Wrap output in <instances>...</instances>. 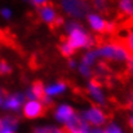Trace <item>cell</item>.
<instances>
[{
    "label": "cell",
    "instance_id": "4",
    "mask_svg": "<svg viewBox=\"0 0 133 133\" xmlns=\"http://www.w3.org/2000/svg\"><path fill=\"white\" fill-rule=\"evenodd\" d=\"M84 119H87V122L94 124V125H102L106 122V116L102 112V110L97 109V107H92L88 110L84 115Z\"/></svg>",
    "mask_w": 133,
    "mask_h": 133
},
{
    "label": "cell",
    "instance_id": "26",
    "mask_svg": "<svg viewBox=\"0 0 133 133\" xmlns=\"http://www.w3.org/2000/svg\"><path fill=\"white\" fill-rule=\"evenodd\" d=\"M1 128H3V120L0 119V131H1Z\"/></svg>",
    "mask_w": 133,
    "mask_h": 133
},
{
    "label": "cell",
    "instance_id": "19",
    "mask_svg": "<svg viewBox=\"0 0 133 133\" xmlns=\"http://www.w3.org/2000/svg\"><path fill=\"white\" fill-rule=\"evenodd\" d=\"M62 22H63V19H62V18H59V17H56L54 22H53L50 26H52V27H58L59 25H62Z\"/></svg>",
    "mask_w": 133,
    "mask_h": 133
},
{
    "label": "cell",
    "instance_id": "13",
    "mask_svg": "<svg viewBox=\"0 0 133 133\" xmlns=\"http://www.w3.org/2000/svg\"><path fill=\"white\" fill-rule=\"evenodd\" d=\"M96 56H97V53H96V52H89L88 54H85V56H84V58H83V65L88 66V65H90V63H93V62H94Z\"/></svg>",
    "mask_w": 133,
    "mask_h": 133
},
{
    "label": "cell",
    "instance_id": "18",
    "mask_svg": "<svg viewBox=\"0 0 133 133\" xmlns=\"http://www.w3.org/2000/svg\"><path fill=\"white\" fill-rule=\"evenodd\" d=\"M105 133H122V131H120L116 125H110V127L106 129Z\"/></svg>",
    "mask_w": 133,
    "mask_h": 133
},
{
    "label": "cell",
    "instance_id": "17",
    "mask_svg": "<svg viewBox=\"0 0 133 133\" xmlns=\"http://www.w3.org/2000/svg\"><path fill=\"white\" fill-rule=\"evenodd\" d=\"M0 13H1V16H3L4 18H6V19H9V18L12 17V10H10L9 8H3V9L0 10Z\"/></svg>",
    "mask_w": 133,
    "mask_h": 133
},
{
    "label": "cell",
    "instance_id": "9",
    "mask_svg": "<svg viewBox=\"0 0 133 133\" xmlns=\"http://www.w3.org/2000/svg\"><path fill=\"white\" fill-rule=\"evenodd\" d=\"M40 16L45 22H48L49 25H52L56 19V14H54V9L52 6H43L40 10Z\"/></svg>",
    "mask_w": 133,
    "mask_h": 133
},
{
    "label": "cell",
    "instance_id": "14",
    "mask_svg": "<svg viewBox=\"0 0 133 133\" xmlns=\"http://www.w3.org/2000/svg\"><path fill=\"white\" fill-rule=\"evenodd\" d=\"M35 133H69L66 129H56V128H40L36 129Z\"/></svg>",
    "mask_w": 133,
    "mask_h": 133
},
{
    "label": "cell",
    "instance_id": "10",
    "mask_svg": "<svg viewBox=\"0 0 133 133\" xmlns=\"http://www.w3.org/2000/svg\"><path fill=\"white\" fill-rule=\"evenodd\" d=\"M32 94L35 98H39V99H44L45 98V89H44V85L42 82H35L34 85H32V89H31Z\"/></svg>",
    "mask_w": 133,
    "mask_h": 133
},
{
    "label": "cell",
    "instance_id": "20",
    "mask_svg": "<svg viewBox=\"0 0 133 133\" xmlns=\"http://www.w3.org/2000/svg\"><path fill=\"white\" fill-rule=\"evenodd\" d=\"M80 71H82V74H84V75H87V76H89V75H90V71H89L88 66H85V65H82Z\"/></svg>",
    "mask_w": 133,
    "mask_h": 133
},
{
    "label": "cell",
    "instance_id": "11",
    "mask_svg": "<svg viewBox=\"0 0 133 133\" xmlns=\"http://www.w3.org/2000/svg\"><path fill=\"white\" fill-rule=\"evenodd\" d=\"M66 89V85L63 83H58L56 85H50L45 89V94H49V96H54V94H59L62 93L63 90Z\"/></svg>",
    "mask_w": 133,
    "mask_h": 133
},
{
    "label": "cell",
    "instance_id": "7",
    "mask_svg": "<svg viewBox=\"0 0 133 133\" xmlns=\"http://www.w3.org/2000/svg\"><path fill=\"white\" fill-rule=\"evenodd\" d=\"M74 116V110L70 106H59L57 112H56V118L59 122H69L71 118Z\"/></svg>",
    "mask_w": 133,
    "mask_h": 133
},
{
    "label": "cell",
    "instance_id": "1",
    "mask_svg": "<svg viewBox=\"0 0 133 133\" xmlns=\"http://www.w3.org/2000/svg\"><path fill=\"white\" fill-rule=\"evenodd\" d=\"M67 44L72 49H75V48H82V46H89V45L93 44V40L88 35H85L80 29H75L70 32L69 39H67Z\"/></svg>",
    "mask_w": 133,
    "mask_h": 133
},
{
    "label": "cell",
    "instance_id": "15",
    "mask_svg": "<svg viewBox=\"0 0 133 133\" xmlns=\"http://www.w3.org/2000/svg\"><path fill=\"white\" fill-rule=\"evenodd\" d=\"M59 49H61L62 54H63V56H66V57H69V56H71V54L74 53V49H72L70 45L67 44V42H66L65 44L61 45V46H59Z\"/></svg>",
    "mask_w": 133,
    "mask_h": 133
},
{
    "label": "cell",
    "instance_id": "16",
    "mask_svg": "<svg viewBox=\"0 0 133 133\" xmlns=\"http://www.w3.org/2000/svg\"><path fill=\"white\" fill-rule=\"evenodd\" d=\"M9 72H10V66L5 61H1L0 62V74L5 75V74H9Z\"/></svg>",
    "mask_w": 133,
    "mask_h": 133
},
{
    "label": "cell",
    "instance_id": "12",
    "mask_svg": "<svg viewBox=\"0 0 133 133\" xmlns=\"http://www.w3.org/2000/svg\"><path fill=\"white\" fill-rule=\"evenodd\" d=\"M16 127H17V120H16L14 118L6 116V118L3 120V128H6V129H10V131L14 132Z\"/></svg>",
    "mask_w": 133,
    "mask_h": 133
},
{
    "label": "cell",
    "instance_id": "22",
    "mask_svg": "<svg viewBox=\"0 0 133 133\" xmlns=\"http://www.w3.org/2000/svg\"><path fill=\"white\" fill-rule=\"evenodd\" d=\"M0 133H14V132H13V131H10V129H6V128H1Z\"/></svg>",
    "mask_w": 133,
    "mask_h": 133
},
{
    "label": "cell",
    "instance_id": "6",
    "mask_svg": "<svg viewBox=\"0 0 133 133\" xmlns=\"http://www.w3.org/2000/svg\"><path fill=\"white\" fill-rule=\"evenodd\" d=\"M63 8L70 13V14H72V16H82L84 12H85V6H80V5H83L82 3H74V1H66V3H63Z\"/></svg>",
    "mask_w": 133,
    "mask_h": 133
},
{
    "label": "cell",
    "instance_id": "23",
    "mask_svg": "<svg viewBox=\"0 0 133 133\" xmlns=\"http://www.w3.org/2000/svg\"><path fill=\"white\" fill-rule=\"evenodd\" d=\"M90 133H105L103 131H101V129H94V131H92Z\"/></svg>",
    "mask_w": 133,
    "mask_h": 133
},
{
    "label": "cell",
    "instance_id": "8",
    "mask_svg": "<svg viewBox=\"0 0 133 133\" xmlns=\"http://www.w3.org/2000/svg\"><path fill=\"white\" fill-rule=\"evenodd\" d=\"M99 87H101V85H99L98 80L93 79V80H90V83H89V92H90L92 96L96 98V101H98L99 103H105V101H103V94H102Z\"/></svg>",
    "mask_w": 133,
    "mask_h": 133
},
{
    "label": "cell",
    "instance_id": "2",
    "mask_svg": "<svg viewBox=\"0 0 133 133\" xmlns=\"http://www.w3.org/2000/svg\"><path fill=\"white\" fill-rule=\"evenodd\" d=\"M44 107L40 102L38 101H29L25 103L23 106V115L27 119H34V118H39L42 115H44Z\"/></svg>",
    "mask_w": 133,
    "mask_h": 133
},
{
    "label": "cell",
    "instance_id": "3",
    "mask_svg": "<svg viewBox=\"0 0 133 133\" xmlns=\"http://www.w3.org/2000/svg\"><path fill=\"white\" fill-rule=\"evenodd\" d=\"M22 105H23V96L21 93H14V94L6 96L3 102V107L6 110H10V111L19 110Z\"/></svg>",
    "mask_w": 133,
    "mask_h": 133
},
{
    "label": "cell",
    "instance_id": "21",
    "mask_svg": "<svg viewBox=\"0 0 133 133\" xmlns=\"http://www.w3.org/2000/svg\"><path fill=\"white\" fill-rule=\"evenodd\" d=\"M3 102H4V93L3 90H0V106H3Z\"/></svg>",
    "mask_w": 133,
    "mask_h": 133
},
{
    "label": "cell",
    "instance_id": "25",
    "mask_svg": "<svg viewBox=\"0 0 133 133\" xmlns=\"http://www.w3.org/2000/svg\"><path fill=\"white\" fill-rule=\"evenodd\" d=\"M3 38H4V32L0 30V39H3Z\"/></svg>",
    "mask_w": 133,
    "mask_h": 133
},
{
    "label": "cell",
    "instance_id": "24",
    "mask_svg": "<svg viewBox=\"0 0 133 133\" xmlns=\"http://www.w3.org/2000/svg\"><path fill=\"white\" fill-rule=\"evenodd\" d=\"M129 125L132 127V129H133V118H131V120H129Z\"/></svg>",
    "mask_w": 133,
    "mask_h": 133
},
{
    "label": "cell",
    "instance_id": "5",
    "mask_svg": "<svg viewBox=\"0 0 133 133\" xmlns=\"http://www.w3.org/2000/svg\"><path fill=\"white\" fill-rule=\"evenodd\" d=\"M88 21L89 23H90V26H92V29L94 30V31H98V32H102V34H105V31H106V21H103L99 16H96V14H90L88 17Z\"/></svg>",
    "mask_w": 133,
    "mask_h": 133
}]
</instances>
